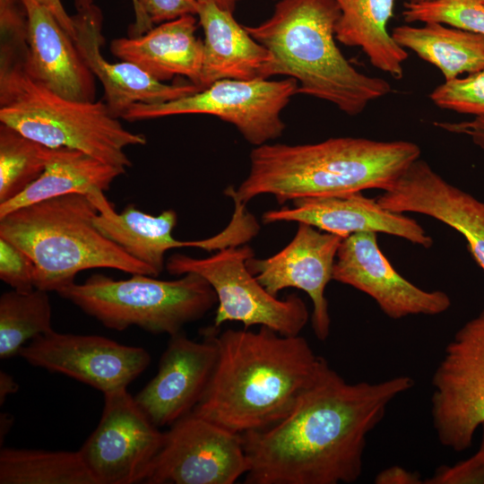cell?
I'll return each instance as SVG.
<instances>
[{"label": "cell", "instance_id": "6da1fadb", "mask_svg": "<svg viewBox=\"0 0 484 484\" xmlns=\"http://www.w3.org/2000/svg\"><path fill=\"white\" fill-rule=\"evenodd\" d=\"M413 385L407 376L350 384L324 359L292 410L266 428L241 434L246 484H339L358 480L368 434Z\"/></svg>", "mask_w": 484, "mask_h": 484}, {"label": "cell", "instance_id": "7a4b0ae2", "mask_svg": "<svg viewBox=\"0 0 484 484\" xmlns=\"http://www.w3.org/2000/svg\"><path fill=\"white\" fill-rule=\"evenodd\" d=\"M216 341V367L192 413L240 435L282 419L324 360L303 336L267 326L227 329Z\"/></svg>", "mask_w": 484, "mask_h": 484}, {"label": "cell", "instance_id": "3957f363", "mask_svg": "<svg viewBox=\"0 0 484 484\" xmlns=\"http://www.w3.org/2000/svg\"><path fill=\"white\" fill-rule=\"evenodd\" d=\"M420 155L408 141L329 138L315 143H264L250 152L248 175L225 194L245 204L272 194L280 205L306 197L386 190Z\"/></svg>", "mask_w": 484, "mask_h": 484}, {"label": "cell", "instance_id": "277c9868", "mask_svg": "<svg viewBox=\"0 0 484 484\" xmlns=\"http://www.w3.org/2000/svg\"><path fill=\"white\" fill-rule=\"evenodd\" d=\"M335 0H280L270 18L247 32L273 57L271 74L298 82V93L328 101L349 116L362 113L392 88L358 71L336 45Z\"/></svg>", "mask_w": 484, "mask_h": 484}, {"label": "cell", "instance_id": "5b68a950", "mask_svg": "<svg viewBox=\"0 0 484 484\" xmlns=\"http://www.w3.org/2000/svg\"><path fill=\"white\" fill-rule=\"evenodd\" d=\"M98 210L85 194H71L18 208L0 217V238L22 251L35 266V289L57 292L81 272L110 268L155 276L104 237L94 224Z\"/></svg>", "mask_w": 484, "mask_h": 484}, {"label": "cell", "instance_id": "8992f818", "mask_svg": "<svg viewBox=\"0 0 484 484\" xmlns=\"http://www.w3.org/2000/svg\"><path fill=\"white\" fill-rule=\"evenodd\" d=\"M0 123L48 147L79 150L103 162L129 168L125 149L145 136L125 129L104 101L63 97L34 81L22 56L0 48Z\"/></svg>", "mask_w": 484, "mask_h": 484}, {"label": "cell", "instance_id": "52a82bcc", "mask_svg": "<svg viewBox=\"0 0 484 484\" xmlns=\"http://www.w3.org/2000/svg\"><path fill=\"white\" fill-rule=\"evenodd\" d=\"M56 293L108 329L137 326L169 336L203 317L218 303L209 282L193 272L170 281L142 273L126 280L94 273L83 283L73 282Z\"/></svg>", "mask_w": 484, "mask_h": 484}, {"label": "cell", "instance_id": "ba28073f", "mask_svg": "<svg viewBox=\"0 0 484 484\" xmlns=\"http://www.w3.org/2000/svg\"><path fill=\"white\" fill-rule=\"evenodd\" d=\"M253 256V249L242 245L205 258L176 253L165 266L171 275L193 272L209 282L218 300L213 326L239 322L244 328L267 326L282 335H298L309 318L306 303L294 293L282 299L270 294L247 267Z\"/></svg>", "mask_w": 484, "mask_h": 484}, {"label": "cell", "instance_id": "9c48e42d", "mask_svg": "<svg viewBox=\"0 0 484 484\" xmlns=\"http://www.w3.org/2000/svg\"><path fill=\"white\" fill-rule=\"evenodd\" d=\"M298 82L225 79L186 97L159 104H134L121 118L127 121L203 114L233 125L245 140L259 146L283 134L281 111L298 93Z\"/></svg>", "mask_w": 484, "mask_h": 484}, {"label": "cell", "instance_id": "30bf717a", "mask_svg": "<svg viewBox=\"0 0 484 484\" xmlns=\"http://www.w3.org/2000/svg\"><path fill=\"white\" fill-rule=\"evenodd\" d=\"M431 384L437 439L454 452L468 449L484 423V309L446 345Z\"/></svg>", "mask_w": 484, "mask_h": 484}, {"label": "cell", "instance_id": "8fae6325", "mask_svg": "<svg viewBox=\"0 0 484 484\" xmlns=\"http://www.w3.org/2000/svg\"><path fill=\"white\" fill-rule=\"evenodd\" d=\"M249 469L242 436L190 413L164 432L148 484H233Z\"/></svg>", "mask_w": 484, "mask_h": 484}, {"label": "cell", "instance_id": "7c38bea8", "mask_svg": "<svg viewBox=\"0 0 484 484\" xmlns=\"http://www.w3.org/2000/svg\"><path fill=\"white\" fill-rule=\"evenodd\" d=\"M103 394L100 420L78 451L96 484L143 482L164 432L126 388Z\"/></svg>", "mask_w": 484, "mask_h": 484}, {"label": "cell", "instance_id": "4fadbf2b", "mask_svg": "<svg viewBox=\"0 0 484 484\" xmlns=\"http://www.w3.org/2000/svg\"><path fill=\"white\" fill-rule=\"evenodd\" d=\"M19 356L34 367L65 375L103 393L126 388L151 362L143 348L105 336L54 330L30 341Z\"/></svg>", "mask_w": 484, "mask_h": 484}, {"label": "cell", "instance_id": "5bb4252c", "mask_svg": "<svg viewBox=\"0 0 484 484\" xmlns=\"http://www.w3.org/2000/svg\"><path fill=\"white\" fill-rule=\"evenodd\" d=\"M376 235L359 232L342 239L333 280L366 293L392 319L446 311L449 296L441 290H424L399 274L378 246Z\"/></svg>", "mask_w": 484, "mask_h": 484}, {"label": "cell", "instance_id": "9a60e30c", "mask_svg": "<svg viewBox=\"0 0 484 484\" xmlns=\"http://www.w3.org/2000/svg\"><path fill=\"white\" fill-rule=\"evenodd\" d=\"M217 327L203 331V340L182 332L170 336L158 372L134 396L157 427L171 426L190 414L203 396L218 359Z\"/></svg>", "mask_w": 484, "mask_h": 484}, {"label": "cell", "instance_id": "2e32d148", "mask_svg": "<svg viewBox=\"0 0 484 484\" xmlns=\"http://www.w3.org/2000/svg\"><path fill=\"white\" fill-rule=\"evenodd\" d=\"M342 238L298 222L292 240L277 254L247 260L249 271L272 295L288 288L306 292L313 304L312 328L320 341L328 338L331 318L325 288L333 280V266Z\"/></svg>", "mask_w": 484, "mask_h": 484}, {"label": "cell", "instance_id": "e0dca14e", "mask_svg": "<svg viewBox=\"0 0 484 484\" xmlns=\"http://www.w3.org/2000/svg\"><path fill=\"white\" fill-rule=\"evenodd\" d=\"M385 209L424 214L461 233L484 271V203L448 183L419 158L376 199Z\"/></svg>", "mask_w": 484, "mask_h": 484}, {"label": "cell", "instance_id": "ac0fdd59", "mask_svg": "<svg viewBox=\"0 0 484 484\" xmlns=\"http://www.w3.org/2000/svg\"><path fill=\"white\" fill-rule=\"evenodd\" d=\"M292 203V207L265 212L263 222H303L342 238L371 231L396 236L426 248L433 244L431 237L414 219L385 209L361 192L299 198Z\"/></svg>", "mask_w": 484, "mask_h": 484}, {"label": "cell", "instance_id": "d6986e66", "mask_svg": "<svg viewBox=\"0 0 484 484\" xmlns=\"http://www.w3.org/2000/svg\"><path fill=\"white\" fill-rule=\"evenodd\" d=\"M75 45L104 90V102L119 118L134 104H159L188 96L199 91L192 82L169 84L160 82L127 61L112 63L100 52L103 15L94 4L73 16Z\"/></svg>", "mask_w": 484, "mask_h": 484}, {"label": "cell", "instance_id": "ffe728a7", "mask_svg": "<svg viewBox=\"0 0 484 484\" xmlns=\"http://www.w3.org/2000/svg\"><path fill=\"white\" fill-rule=\"evenodd\" d=\"M27 13L25 72L54 92L80 101H94V75L73 39L51 12L37 0H22Z\"/></svg>", "mask_w": 484, "mask_h": 484}, {"label": "cell", "instance_id": "44dd1931", "mask_svg": "<svg viewBox=\"0 0 484 484\" xmlns=\"http://www.w3.org/2000/svg\"><path fill=\"white\" fill-rule=\"evenodd\" d=\"M196 15L204 33L200 90L220 80L272 76V54L236 21L233 12L212 2H198Z\"/></svg>", "mask_w": 484, "mask_h": 484}, {"label": "cell", "instance_id": "7402d4cb", "mask_svg": "<svg viewBox=\"0 0 484 484\" xmlns=\"http://www.w3.org/2000/svg\"><path fill=\"white\" fill-rule=\"evenodd\" d=\"M196 29L194 15H183L160 23L140 36L115 39L110 43V52L160 82L184 76L198 87L203 41L196 38Z\"/></svg>", "mask_w": 484, "mask_h": 484}, {"label": "cell", "instance_id": "603a6c76", "mask_svg": "<svg viewBox=\"0 0 484 484\" xmlns=\"http://www.w3.org/2000/svg\"><path fill=\"white\" fill-rule=\"evenodd\" d=\"M98 210L94 224L99 232L137 261L151 267L156 277L166 265L165 254L172 248L187 247L189 241L176 239L172 231L177 222L174 210L151 215L127 204L117 212L102 191L88 195Z\"/></svg>", "mask_w": 484, "mask_h": 484}, {"label": "cell", "instance_id": "cb8c5ba5", "mask_svg": "<svg viewBox=\"0 0 484 484\" xmlns=\"http://www.w3.org/2000/svg\"><path fill=\"white\" fill-rule=\"evenodd\" d=\"M125 172L124 168L103 162L79 150L51 148L43 173L22 194L0 203V217L18 208L53 197L104 192Z\"/></svg>", "mask_w": 484, "mask_h": 484}, {"label": "cell", "instance_id": "d4e9b609", "mask_svg": "<svg viewBox=\"0 0 484 484\" xmlns=\"http://www.w3.org/2000/svg\"><path fill=\"white\" fill-rule=\"evenodd\" d=\"M341 15L335 38L341 44L359 47L370 64L396 80L403 76L408 52L388 30L396 0H335Z\"/></svg>", "mask_w": 484, "mask_h": 484}, {"label": "cell", "instance_id": "484cf974", "mask_svg": "<svg viewBox=\"0 0 484 484\" xmlns=\"http://www.w3.org/2000/svg\"><path fill=\"white\" fill-rule=\"evenodd\" d=\"M400 25L392 35L403 48L435 65L445 81L484 69V36L439 22Z\"/></svg>", "mask_w": 484, "mask_h": 484}, {"label": "cell", "instance_id": "4316f807", "mask_svg": "<svg viewBox=\"0 0 484 484\" xmlns=\"http://www.w3.org/2000/svg\"><path fill=\"white\" fill-rule=\"evenodd\" d=\"M0 484H96L79 451L3 448Z\"/></svg>", "mask_w": 484, "mask_h": 484}, {"label": "cell", "instance_id": "83f0119b", "mask_svg": "<svg viewBox=\"0 0 484 484\" xmlns=\"http://www.w3.org/2000/svg\"><path fill=\"white\" fill-rule=\"evenodd\" d=\"M48 292L12 290L0 297V359L19 355L33 339L53 330Z\"/></svg>", "mask_w": 484, "mask_h": 484}, {"label": "cell", "instance_id": "f1b7e54d", "mask_svg": "<svg viewBox=\"0 0 484 484\" xmlns=\"http://www.w3.org/2000/svg\"><path fill=\"white\" fill-rule=\"evenodd\" d=\"M51 148L0 123V203L28 188L45 170Z\"/></svg>", "mask_w": 484, "mask_h": 484}, {"label": "cell", "instance_id": "f546056e", "mask_svg": "<svg viewBox=\"0 0 484 484\" xmlns=\"http://www.w3.org/2000/svg\"><path fill=\"white\" fill-rule=\"evenodd\" d=\"M403 20L412 22H439L484 36V4L479 0L408 1Z\"/></svg>", "mask_w": 484, "mask_h": 484}, {"label": "cell", "instance_id": "4dcf8cb0", "mask_svg": "<svg viewBox=\"0 0 484 484\" xmlns=\"http://www.w3.org/2000/svg\"><path fill=\"white\" fill-rule=\"evenodd\" d=\"M429 99L443 109L484 117V69L445 81L431 91Z\"/></svg>", "mask_w": 484, "mask_h": 484}, {"label": "cell", "instance_id": "1f68e13d", "mask_svg": "<svg viewBox=\"0 0 484 484\" xmlns=\"http://www.w3.org/2000/svg\"><path fill=\"white\" fill-rule=\"evenodd\" d=\"M35 266L31 258L9 240L0 238V279L13 290L30 291Z\"/></svg>", "mask_w": 484, "mask_h": 484}, {"label": "cell", "instance_id": "d6a6232c", "mask_svg": "<svg viewBox=\"0 0 484 484\" xmlns=\"http://www.w3.org/2000/svg\"><path fill=\"white\" fill-rule=\"evenodd\" d=\"M27 26V13L22 0H0L1 48L24 54Z\"/></svg>", "mask_w": 484, "mask_h": 484}, {"label": "cell", "instance_id": "836d02e7", "mask_svg": "<svg viewBox=\"0 0 484 484\" xmlns=\"http://www.w3.org/2000/svg\"><path fill=\"white\" fill-rule=\"evenodd\" d=\"M143 16L153 24L162 23L183 15H196V0H139Z\"/></svg>", "mask_w": 484, "mask_h": 484}, {"label": "cell", "instance_id": "e575fe53", "mask_svg": "<svg viewBox=\"0 0 484 484\" xmlns=\"http://www.w3.org/2000/svg\"><path fill=\"white\" fill-rule=\"evenodd\" d=\"M434 125L450 133L468 135L484 149V117H475L473 120L459 123L434 122Z\"/></svg>", "mask_w": 484, "mask_h": 484}, {"label": "cell", "instance_id": "d590c367", "mask_svg": "<svg viewBox=\"0 0 484 484\" xmlns=\"http://www.w3.org/2000/svg\"><path fill=\"white\" fill-rule=\"evenodd\" d=\"M376 484H421L418 473L410 471L402 466H391L380 471L376 479Z\"/></svg>", "mask_w": 484, "mask_h": 484}, {"label": "cell", "instance_id": "8d00e7d4", "mask_svg": "<svg viewBox=\"0 0 484 484\" xmlns=\"http://www.w3.org/2000/svg\"><path fill=\"white\" fill-rule=\"evenodd\" d=\"M135 15V22L131 26L130 37L140 36L153 28V23L146 19L140 8L139 0H132ZM93 4V0H74L77 12L86 9Z\"/></svg>", "mask_w": 484, "mask_h": 484}, {"label": "cell", "instance_id": "74e56055", "mask_svg": "<svg viewBox=\"0 0 484 484\" xmlns=\"http://www.w3.org/2000/svg\"><path fill=\"white\" fill-rule=\"evenodd\" d=\"M46 8H48L62 28L69 34V36L73 39H76V30L73 22V16H70L61 0H37Z\"/></svg>", "mask_w": 484, "mask_h": 484}, {"label": "cell", "instance_id": "f35d334b", "mask_svg": "<svg viewBox=\"0 0 484 484\" xmlns=\"http://www.w3.org/2000/svg\"><path fill=\"white\" fill-rule=\"evenodd\" d=\"M18 384L13 376L4 371L0 372V403L3 404L8 395L18 390Z\"/></svg>", "mask_w": 484, "mask_h": 484}, {"label": "cell", "instance_id": "ab89813d", "mask_svg": "<svg viewBox=\"0 0 484 484\" xmlns=\"http://www.w3.org/2000/svg\"><path fill=\"white\" fill-rule=\"evenodd\" d=\"M482 437L479 450L471 456L484 475V423L480 426Z\"/></svg>", "mask_w": 484, "mask_h": 484}, {"label": "cell", "instance_id": "60d3db41", "mask_svg": "<svg viewBox=\"0 0 484 484\" xmlns=\"http://www.w3.org/2000/svg\"><path fill=\"white\" fill-rule=\"evenodd\" d=\"M197 2H212L221 9L233 12L236 7L237 0H196Z\"/></svg>", "mask_w": 484, "mask_h": 484}, {"label": "cell", "instance_id": "b9f144b4", "mask_svg": "<svg viewBox=\"0 0 484 484\" xmlns=\"http://www.w3.org/2000/svg\"><path fill=\"white\" fill-rule=\"evenodd\" d=\"M408 1H411V2H424V1H429V0H408Z\"/></svg>", "mask_w": 484, "mask_h": 484}, {"label": "cell", "instance_id": "7bdbcfd3", "mask_svg": "<svg viewBox=\"0 0 484 484\" xmlns=\"http://www.w3.org/2000/svg\"><path fill=\"white\" fill-rule=\"evenodd\" d=\"M479 1H480L484 4V0H479Z\"/></svg>", "mask_w": 484, "mask_h": 484}, {"label": "cell", "instance_id": "ee69618b", "mask_svg": "<svg viewBox=\"0 0 484 484\" xmlns=\"http://www.w3.org/2000/svg\"><path fill=\"white\" fill-rule=\"evenodd\" d=\"M239 1V0H237V2Z\"/></svg>", "mask_w": 484, "mask_h": 484}]
</instances>
